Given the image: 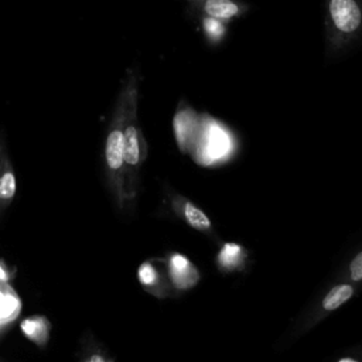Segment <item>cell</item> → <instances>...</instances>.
<instances>
[{
    "label": "cell",
    "instance_id": "1",
    "mask_svg": "<svg viewBox=\"0 0 362 362\" xmlns=\"http://www.w3.org/2000/svg\"><path fill=\"white\" fill-rule=\"evenodd\" d=\"M139 74L134 69H129L126 79L119 92L113 115L109 122L107 134L105 140V177L106 184L113 198V202L119 209L126 205L124 192V123L127 109L132 96L139 90Z\"/></svg>",
    "mask_w": 362,
    "mask_h": 362
},
{
    "label": "cell",
    "instance_id": "2",
    "mask_svg": "<svg viewBox=\"0 0 362 362\" xmlns=\"http://www.w3.org/2000/svg\"><path fill=\"white\" fill-rule=\"evenodd\" d=\"M327 51L338 52L362 35V0H322Z\"/></svg>",
    "mask_w": 362,
    "mask_h": 362
},
{
    "label": "cell",
    "instance_id": "3",
    "mask_svg": "<svg viewBox=\"0 0 362 362\" xmlns=\"http://www.w3.org/2000/svg\"><path fill=\"white\" fill-rule=\"evenodd\" d=\"M139 90L132 96L124 123V192L126 204L137 198L140 189V170L147 157V143L137 120Z\"/></svg>",
    "mask_w": 362,
    "mask_h": 362
},
{
    "label": "cell",
    "instance_id": "4",
    "mask_svg": "<svg viewBox=\"0 0 362 362\" xmlns=\"http://www.w3.org/2000/svg\"><path fill=\"white\" fill-rule=\"evenodd\" d=\"M233 151L232 136L214 117L201 115V127L197 143L191 151L201 165H214L226 161Z\"/></svg>",
    "mask_w": 362,
    "mask_h": 362
},
{
    "label": "cell",
    "instance_id": "5",
    "mask_svg": "<svg viewBox=\"0 0 362 362\" xmlns=\"http://www.w3.org/2000/svg\"><path fill=\"white\" fill-rule=\"evenodd\" d=\"M167 198H168L171 211L180 219H182L188 226L209 236L214 240L218 239L209 216L197 204H194L191 199L175 192L171 188H167Z\"/></svg>",
    "mask_w": 362,
    "mask_h": 362
},
{
    "label": "cell",
    "instance_id": "6",
    "mask_svg": "<svg viewBox=\"0 0 362 362\" xmlns=\"http://www.w3.org/2000/svg\"><path fill=\"white\" fill-rule=\"evenodd\" d=\"M173 127H174V137L180 151H182L184 154H191L198 139V133L201 127V115H198L189 106L182 107L180 105L177 113L174 115Z\"/></svg>",
    "mask_w": 362,
    "mask_h": 362
},
{
    "label": "cell",
    "instance_id": "7",
    "mask_svg": "<svg viewBox=\"0 0 362 362\" xmlns=\"http://www.w3.org/2000/svg\"><path fill=\"white\" fill-rule=\"evenodd\" d=\"M167 277L171 287L177 291L192 288L199 281V272L194 263L182 253L173 252L165 259Z\"/></svg>",
    "mask_w": 362,
    "mask_h": 362
},
{
    "label": "cell",
    "instance_id": "8",
    "mask_svg": "<svg viewBox=\"0 0 362 362\" xmlns=\"http://www.w3.org/2000/svg\"><path fill=\"white\" fill-rule=\"evenodd\" d=\"M201 17H209L219 21H230L247 11V4L240 0H199L192 4Z\"/></svg>",
    "mask_w": 362,
    "mask_h": 362
},
{
    "label": "cell",
    "instance_id": "9",
    "mask_svg": "<svg viewBox=\"0 0 362 362\" xmlns=\"http://www.w3.org/2000/svg\"><path fill=\"white\" fill-rule=\"evenodd\" d=\"M137 279L140 284L158 297H165L171 293V284L167 274L161 273L151 260L143 262L137 269Z\"/></svg>",
    "mask_w": 362,
    "mask_h": 362
},
{
    "label": "cell",
    "instance_id": "10",
    "mask_svg": "<svg viewBox=\"0 0 362 362\" xmlns=\"http://www.w3.org/2000/svg\"><path fill=\"white\" fill-rule=\"evenodd\" d=\"M246 260H247L246 249L235 242L222 243L215 257L216 267L223 273L242 270L245 267Z\"/></svg>",
    "mask_w": 362,
    "mask_h": 362
},
{
    "label": "cell",
    "instance_id": "11",
    "mask_svg": "<svg viewBox=\"0 0 362 362\" xmlns=\"http://www.w3.org/2000/svg\"><path fill=\"white\" fill-rule=\"evenodd\" d=\"M21 332L34 344L38 345H45L49 337V321L44 317V315H33V317H27L25 320H23L21 325Z\"/></svg>",
    "mask_w": 362,
    "mask_h": 362
},
{
    "label": "cell",
    "instance_id": "12",
    "mask_svg": "<svg viewBox=\"0 0 362 362\" xmlns=\"http://www.w3.org/2000/svg\"><path fill=\"white\" fill-rule=\"evenodd\" d=\"M16 174L13 164L6 153L3 158V167L0 171V214L10 205L16 195Z\"/></svg>",
    "mask_w": 362,
    "mask_h": 362
},
{
    "label": "cell",
    "instance_id": "13",
    "mask_svg": "<svg viewBox=\"0 0 362 362\" xmlns=\"http://www.w3.org/2000/svg\"><path fill=\"white\" fill-rule=\"evenodd\" d=\"M355 294V287L349 283H339L334 286L322 298L321 301V311L322 313H331L338 310L341 305H344L346 301L352 298Z\"/></svg>",
    "mask_w": 362,
    "mask_h": 362
},
{
    "label": "cell",
    "instance_id": "14",
    "mask_svg": "<svg viewBox=\"0 0 362 362\" xmlns=\"http://www.w3.org/2000/svg\"><path fill=\"white\" fill-rule=\"evenodd\" d=\"M201 27L206 40L212 44L221 42L226 34V23L215 18L201 17Z\"/></svg>",
    "mask_w": 362,
    "mask_h": 362
},
{
    "label": "cell",
    "instance_id": "15",
    "mask_svg": "<svg viewBox=\"0 0 362 362\" xmlns=\"http://www.w3.org/2000/svg\"><path fill=\"white\" fill-rule=\"evenodd\" d=\"M349 279L354 283L362 281V250L358 252L349 263Z\"/></svg>",
    "mask_w": 362,
    "mask_h": 362
},
{
    "label": "cell",
    "instance_id": "16",
    "mask_svg": "<svg viewBox=\"0 0 362 362\" xmlns=\"http://www.w3.org/2000/svg\"><path fill=\"white\" fill-rule=\"evenodd\" d=\"M82 362H110V361L106 358L103 352L93 351V352H89Z\"/></svg>",
    "mask_w": 362,
    "mask_h": 362
},
{
    "label": "cell",
    "instance_id": "17",
    "mask_svg": "<svg viewBox=\"0 0 362 362\" xmlns=\"http://www.w3.org/2000/svg\"><path fill=\"white\" fill-rule=\"evenodd\" d=\"M6 143H4V134L0 132V171L3 167V158L6 156Z\"/></svg>",
    "mask_w": 362,
    "mask_h": 362
},
{
    "label": "cell",
    "instance_id": "18",
    "mask_svg": "<svg viewBox=\"0 0 362 362\" xmlns=\"http://www.w3.org/2000/svg\"><path fill=\"white\" fill-rule=\"evenodd\" d=\"M337 362H359V361H358V359H354V358H349V356H345V358L338 359Z\"/></svg>",
    "mask_w": 362,
    "mask_h": 362
},
{
    "label": "cell",
    "instance_id": "19",
    "mask_svg": "<svg viewBox=\"0 0 362 362\" xmlns=\"http://www.w3.org/2000/svg\"><path fill=\"white\" fill-rule=\"evenodd\" d=\"M187 1H189V3H191V4H194V3H198V1H199V0H187Z\"/></svg>",
    "mask_w": 362,
    "mask_h": 362
}]
</instances>
